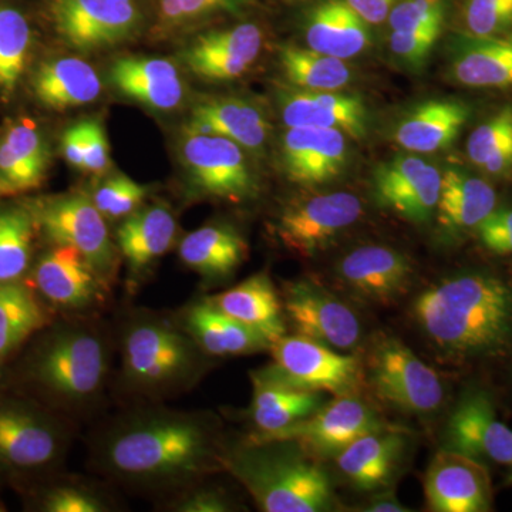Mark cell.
Masks as SVG:
<instances>
[{
	"label": "cell",
	"mask_w": 512,
	"mask_h": 512,
	"mask_svg": "<svg viewBox=\"0 0 512 512\" xmlns=\"http://www.w3.org/2000/svg\"><path fill=\"white\" fill-rule=\"evenodd\" d=\"M225 447L210 417L147 409L126 414L94 446L101 473L144 491H184L222 467Z\"/></svg>",
	"instance_id": "cell-1"
},
{
	"label": "cell",
	"mask_w": 512,
	"mask_h": 512,
	"mask_svg": "<svg viewBox=\"0 0 512 512\" xmlns=\"http://www.w3.org/2000/svg\"><path fill=\"white\" fill-rule=\"evenodd\" d=\"M413 315L443 352L490 355L512 340V286L487 272L450 276L417 296Z\"/></svg>",
	"instance_id": "cell-2"
},
{
	"label": "cell",
	"mask_w": 512,
	"mask_h": 512,
	"mask_svg": "<svg viewBox=\"0 0 512 512\" xmlns=\"http://www.w3.org/2000/svg\"><path fill=\"white\" fill-rule=\"evenodd\" d=\"M222 467L261 511L322 512L335 505L328 474L293 441L248 440L225 448Z\"/></svg>",
	"instance_id": "cell-3"
},
{
	"label": "cell",
	"mask_w": 512,
	"mask_h": 512,
	"mask_svg": "<svg viewBox=\"0 0 512 512\" xmlns=\"http://www.w3.org/2000/svg\"><path fill=\"white\" fill-rule=\"evenodd\" d=\"M120 349L124 386L147 399H163L191 389L210 357L181 323L153 313H138L128 320Z\"/></svg>",
	"instance_id": "cell-4"
},
{
	"label": "cell",
	"mask_w": 512,
	"mask_h": 512,
	"mask_svg": "<svg viewBox=\"0 0 512 512\" xmlns=\"http://www.w3.org/2000/svg\"><path fill=\"white\" fill-rule=\"evenodd\" d=\"M109 365V345L99 329L90 323H64L37 342L26 376L56 407L79 412L103 393Z\"/></svg>",
	"instance_id": "cell-5"
},
{
	"label": "cell",
	"mask_w": 512,
	"mask_h": 512,
	"mask_svg": "<svg viewBox=\"0 0 512 512\" xmlns=\"http://www.w3.org/2000/svg\"><path fill=\"white\" fill-rule=\"evenodd\" d=\"M25 200L42 237L52 245L79 249L110 284L117 268V248L111 241L106 218L97 210L92 197L72 192Z\"/></svg>",
	"instance_id": "cell-6"
},
{
	"label": "cell",
	"mask_w": 512,
	"mask_h": 512,
	"mask_svg": "<svg viewBox=\"0 0 512 512\" xmlns=\"http://www.w3.org/2000/svg\"><path fill=\"white\" fill-rule=\"evenodd\" d=\"M52 413L19 399H0V473L32 476L62 461L67 431Z\"/></svg>",
	"instance_id": "cell-7"
},
{
	"label": "cell",
	"mask_w": 512,
	"mask_h": 512,
	"mask_svg": "<svg viewBox=\"0 0 512 512\" xmlns=\"http://www.w3.org/2000/svg\"><path fill=\"white\" fill-rule=\"evenodd\" d=\"M180 157L188 184L202 197L235 204L258 197V175L234 141L184 130Z\"/></svg>",
	"instance_id": "cell-8"
},
{
	"label": "cell",
	"mask_w": 512,
	"mask_h": 512,
	"mask_svg": "<svg viewBox=\"0 0 512 512\" xmlns=\"http://www.w3.org/2000/svg\"><path fill=\"white\" fill-rule=\"evenodd\" d=\"M367 369L377 396L403 412L434 413L443 403L444 387L436 370L399 339L383 336L377 340Z\"/></svg>",
	"instance_id": "cell-9"
},
{
	"label": "cell",
	"mask_w": 512,
	"mask_h": 512,
	"mask_svg": "<svg viewBox=\"0 0 512 512\" xmlns=\"http://www.w3.org/2000/svg\"><path fill=\"white\" fill-rule=\"evenodd\" d=\"M49 20L64 45L93 53L133 39L143 12L136 0H53Z\"/></svg>",
	"instance_id": "cell-10"
},
{
	"label": "cell",
	"mask_w": 512,
	"mask_h": 512,
	"mask_svg": "<svg viewBox=\"0 0 512 512\" xmlns=\"http://www.w3.org/2000/svg\"><path fill=\"white\" fill-rule=\"evenodd\" d=\"M390 429L379 414L356 394L335 396L315 413L274 433H255L251 441H293L309 456L336 457L350 443L365 434Z\"/></svg>",
	"instance_id": "cell-11"
},
{
	"label": "cell",
	"mask_w": 512,
	"mask_h": 512,
	"mask_svg": "<svg viewBox=\"0 0 512 512\" xmlns=\"http://www.w3.org/2000/svg\"><path fill=\"white\" fill-rule=\"evenodd\" d=\"M271 350L274 365L268 369L282 382L335 396L359 390L362 367L355 356L343 355L301 335L282 336L272 343Z\"/></svg>",
	"instance_id": "cell-12"
},
{
	"label": "cell",
	"mask_w": 512,
	"mask_h": 512,
	"mask_svg": "<svg viewBox=\"0 0 512 512\" xmlns=\"http://www.w3.org/2000/svg\"><path fill=\"white\" fill-rule=\"evenodd\" d=\"M363 205L352 192H323L288 205L276 221L282 244L296 254H316L362 218Z\"/></svg>",
	"instance_id": "cell-13"
},
{
	"label": "cell",
	"mask_w": 512,
	"mask_h": 512,
	"mask_svg": "<svg viewBox=\"0 0 512 512\" xmlns=\"http://www.w3.org/2000/svg\"><path fill=\"white\" fill-rule=\"evenodd\" d=\"M441 178L443 174L436 165L413 154H400L373 171V197L397 217L412 224H426L436 215Z\"/></svg>",
	"instance_id": "cell-14"
},
{
	"label": "cell",
	"mask_w": 512,
	"mask_h": 512,
	"mask_svg": "<svg viewBox=\"0 0 512 512\" xmlns=\"http://www.w3.org/2000/svg\"><path fill=\"white\" fill-rule=\"evenodd\" d=\"M29 276L40 299L63 311H89L109 291L86 256L69 245H52L36 259Z\"/></svg>",
	"instance_id": "cell-15"
},
{
	"label": "cell",
	"mask_w": 512,
	"mask_h": 512,
	"mask_svg": "<svg viewBox=\"0 0 512 512\" xmlns=\"http://www.w3.org/2000/svg\"><path fill=\"white\" fill-rule=\"evenodd\" d=\"M284 311L296 335L338 350L356 349L362 326L356 313L311 281L293 282L285 291Z\"/></svg>",
	"instance_id": "cell-16"
},
{
	"label": "cell",
	"mask_w": 512,
	"mask_h": 512,
	"mask_svg": "<svg viewBox=\"0 0 512 512\" xmlns=\"http://www.w3.org/2000/svg\"><path fill=\"white\" fill-rule=\"evenodd\" d=\"M264 32L255 23L208 30L181 50V60L207 82H231L249 72L264 49Z\"/></svg>",
	"instance_id": "cell-17"
},
{
	"label": "cell",
	"mask_w": 512,
	"mask_h": 512,
	"mask_svg": "<svg viewBox=\"0 0 512 512\" xmlns=\"http://www.w3.org/2000/svg\"><path fill=\"white\" fill-rule=\"evenodd\" d=\"M52 147L45 128L29 114H18L0 126V195L19 197L45 184Z\"/></svg>",
	"instance_id": "cell-18"
},
{
	"label": "cell",
	"mask_w": 512,
	"mask_h": 512,
	"mask_svg": "<svg viewBox=\"0 0 512 512\" xmlns=\"http://www.w3.org/2000/svg\"><path fill=\"white\" fill-rule=\"evenodd\" d=\"M446 450L484 463H512V430L498 420L490 394L473 390L461 397L448 419Z\"/></svg>",
	"instance_id": "cell-19"
},
{
	"label": "cell",
	"mask_w": 512,
	"mask_h": 512,
	"mask_svg": "<svg viewBox=\"0 0 512 512\" xmlns=\"http://www.w3.org/2000/svg\"><path fill=\"white\" fill-rule=\"evenodd\" d=\"M282 170L293 184L332 183L349 163L348 136L335 128H288L279 147Z\"/></svg>",
	"instance_id": "cell-20"
},
{
	"label": "cell",
	"mask_w": 512,
	"mask_h": 512,
	"mask_svg": "<svg viewBox=\"0 0 512 512\" xmlns=\"http://www.w3.org/2000/svg\"><path fill=\"white\" fill-rule=\"evenodd\" d=\"M424 493L434 512L490 511L493 500L484 463L446 448L430 463Z\"/></svg>",
	"instance_id": "cell-21"
},
{
	"label": "cell",
	"mask_w": 512,
	"mask_h": 512,
	"mask_svg": "<svg viewBox=\"0 0 512 512\" xmlns=\"http://www.w3.org/2000/svg\"><path fill=\"white\" fill-rule=\"evenodd\" d=\"M278 104L282 123L288 128H335L356 140L366 138L369 131V110L356 94L291 87L279 92Z\"/></svg>",
	"instance_id": "cell-22"
},
{
	"label": "cell",
	"mask_w": 512,
	"mask_h": 512,
	"mask_svg": "<svg viewBox=\"0 0 512 512\" xmlns=\"http://www.w3.org/2000/svg\"><path fill=\"white\" fill-rule=\"evenodd\" d=\"M447 49L451 82L470 89H512V33L476 37L458 32Z\"/></svg>",
	"instance_id": "cell-23"
},
{
	"label": "cell",
	"mask_w": 512,
	"mask_h": 512,
	"mask_svg": "<svg viewBox=\"0 0 512 512\" xmlns=\"http://www.w3.org/2000/svg\"><path fill=\"white\" fill-rule=\"evenodd\" d=\"M338 274L350 291L373 302H389L412 282L413 268L402 252L383 245H363L343 256Z\"/></svg>",
	"instance_id": "cell-24"
},
{
	"label": "cell",
	"mask_w": 512,
	"mask_h": 512,
	"mask_svg": "<svg viewBox=\"0 0 512 512\" xmlns=\"http://www.w3.org/2000/svg\"><path fill=\"white\" fill-rule=\"evenodd\" d=\"M40 107L64 111L99 99L101 80L89 63L73 56L49 57L36 63L26 83Z\"/></svg>",
	"instance_id": "cell-25"
},
{
	"label": "cell",
	"mask_w": 512,
	"mask_h": 512,
	"mask_svg": "<svg viewBox=\"0 0 512 512\" xmlns=\"http://www.w3.org/2000/svg\"><path fill=\"white\" fill-rule=\"evenodd\" d=\"M185 130L228 138L245 151L259 154L268 144L271 124L254 101L212 97L195 104Z\"/></svg>",
	"instance_id": "cell-26"
},
{
	"label": "cell",
	"mask_w": 512,
	"mask_h": 512,
	"mask_svg": "<svg viewBox=\"0 0 512 512\" xmlns=\"http://www.w3.org/2000/svg\"><path fill=\"white\" fill-rule=\"evenodd\" d=\"M109 79L117 92L151 110L177 109L185 97L177 66L161 57H120L111 64Z\"/></svg>",
	"instance_id": "cell-27"
},
{
	"label": "cell",
	"mask_w": 512,
	"mask_h": 512,
	"mask_svg": "<svg viewBox=\"0 0 512 512\" xmlns=\"http://www.w3.org/2000/svg\"><path fill=\"white\" fill-rule=\"evenodd\" d=\"M406 447L407 437L400 430L373 431L340 451L336 466L357 490H383L399 473Z\"/></svg>",
	"instance_id": "cell-28"
},
{
	"label": "cell",
	"mask_w": 512,
	"mask_h": 512,
	"mask_svg": "<svg viewBox=\"0 0 512 512\" xmlns=\"http://www.w3.org/2000/svg\"><path fill=\"white\" fill-rule=\"evenodd\" d=\"M306 45L323 55L349 60L372 45L370 25L346 0H319L303 22Z\"/></svg>",
	"instance_id": "cell-29"
},
{
	"label": "cell",
	"mask_w": 512,
	"mask_h": 512,
	"mask_svg": "<svg viewBox=\"0 0 512 512\" xmlns=\"http://www.w3.org/2000/svg\"><path fill=\"white\" fill-rule=\"evenodd\" d=\"M37 32L19 0H0V103L9 106L35 67Z\"/></svg>",
	"instance_id": "cell-30"
},
{
	"label": "cell",
	"mask_w": 512,
	"mask_h": 512,
	"mask_svg": "<svg viewBox=\"0 0 512 512\" xmlns=\"http://www.w3.org/2000/svg\"><path fill=\"white\" fill-rule=\"evenodd\" d=\"M468 119L470 107L463 101H423L397 123L393 140L397 146L410 153H437L456 140Z\"/></svg>",
	"instance_id": "cell-31"
},
{
	"label": "cell",
	"mask_w": 512,
	"mask_h": 512,
	"mask_svg": "<svg viewBox=\"0 0 512 512\" xmlns=\"http://www.w3.org/2000/svg\"><path fill=\"white\" fill-rule=\"evenodd\" d=\"M175 238L177 222L165 205H143L124 218L117 229V249L127 262L134 281L167 254Z\"/></svg>",
	"instance_id": "cell-32"
},
{
	"label": "cell",
	"mask_w": 512,
	"mask_h": 512,
	"mask_svg": "<svg viewBox=\"0 0 512 512\" xmlns=\"http://www.w3.org/2000/svg\"><path fill=\"white\" fill-rule=\"evenodd\" d=\"M181 326L210 357L251 355L272 346L262 333L221 312L207 299L192 303L183 313Z\"/></svg>",
	"instance_id": "cell-33"
},
{
	"label": "cell",
	"mask_w": 512,
	"mask_h": 512,
	"mask_svg": "<svg viewBox=\"0 0 512 512\" xmlns=\"http://www.w3.org/2000/svg\"><path fill=\"white\" fill-rule=\"evenodd\" d=\"M251 419L256 433L286 429L315 413L323 404L322 393L298 389L282 382L268 369L252 373Z\"/></svg>",
	"instance_id": "cell-34"
},
{
	"label": "cell",
	"mask_w": 512,
	"mask_h": 512,
	"mask_svg": "<svg viewBox=\"0 0 512 512\" xmlns=\"http://www.w3.org/2000/svg\"><path fill=\"white\" fill-rule=\"evenodd\" d=\"M207 301L231 318L262 333L271 343L285 336L284 305L266 272L249 276L241 284L210 296Z\"/></svg>",
	"instance_id": "cell-35"
},
{
	"label": "cell",
	"mask_w": 512,
	"mask_h": 512,
	"mask_svg": "<svg viewBox=\"0 0 512 512\" xmlns=\"http://www.w3.org/2000/svg\"><path fill=\"white\" fill-rule=\"evenodd\" d=\"M178 255L184 265L207 281H224L244 264L248 244L231 225H205L181 241Z\"/></svg>",
	"instance_id": "cell-36"
},
{
	"label": "cell",
	"mask_w": 512,
	"mask_h": 512,
	"mask_svg": "<svg viewBox=\"0 0 512 512\" xmlns=\"http://www.w3.org/2000/svg\"><path fill=\"white\" fill-rule=\"evenodd\" d=\"M495 207L497 194L484 178L456 167L448 168L443 174L436 215L447 231L478 229Z\"/></svg>",
	"instance_id": "cell-37"
},
{
	"label": "cell",
	"mask_w": 512,
	"mask_h": 512,
	"mask_svg": "<svg viewBox=\"0 0 512 512\" xmlns=\"http://www.w3.org/2000/svg\"><path fill=\"white\" fill-rule=\"evenodd\" d=\"M39 235L26 200L0 204V284L28 278Z\"/></svg>",
	"instance_id": "cell-38"
},
{
	"label": "cell",
	"mask_w": 512,
	"mask_h": 512,
	"mask_svg": "<svg viewBox=\"0 0 512 512\" xmlns=\"http://www.w3.org/2000/svg\"><path fill=\"white\" fill-rule=\"evenodd\" d=\"M49 323L45 306L32 286L22 282L0 284V360Z\"/></svg>",
	"instance_id": "cell-39"
},
{
	"label": "cell",
	"mask_w": 512,
	"mask_h": 512,
	"mask_svg": "<svg viewBox=\"0 0 512 512\" xmlns=\"http://www.w3.org/2000/svg\"><path fill=\"white\" fill-rule=\"evenodd\" d=\"M279 64L286 80L296 89L338 92L352 80V69L346 60L299 46H281Z\"/></svg>",
	"instance_id": "cell-40"
},
{
	"label": "cell",
	"mask_w": 512,
	"mask_h": 512,
	"mask_svg": "<svg viewBox=\"0 0 512 512\" xmlns=\"http://www.w3.org/2000/svg\"><path fill=\"white\" fill-rule=\"evenodd\" d=\"M467 156L490 177H504L512 170V104L493 114L470 134Z\"/></svg>",
	"instance_id": "cell-41"
},
{
	"label": "cell",
	"mask_w": 512,
	"mask_h": 512,
	"mask_svg": "<svg viewBox=\"0 0 512 512\" xmlns=\"http://www.w3.org/2000/svg\"><path fill=\"white\" fill-rule=\"evenodd\" d=\"M148 195L146 185L124 174L111 175L94 190L92 200L106 220H124L143 207Z\"/></svg>",
	"instance_id": "cell-42"
},
{
	"label": "cell",
	"mask_w": 512,
	"mask_h": 512,
	"mask_svg": "<svg viewBox=\"0 0 512 512\" xmlns=\"http://www.w3.org/2000/svg\"><path fill=\"white\" fill-rule=\"evenodd\" d=\"M461 33L494 37L512 33V0H464L460 10Z\"/></svg>",
	"instance_id": "cell-43"
},
{
	"label": "cell",
	"mask_w": 512,
	"mask_h": 512,
	"mask_svg": "<svg viewBox=\"0 0 512 512\" xmlns=\"http://www.w3.org/2000/svg\"><path fill=\"white\" fill-rule=\"evenodd\" d=\"M251 3L252 0H158V18L165 28H178L220 13L237 15Z\"/></svg>",
	"instance_id": "cell-44"
},
{
	"label": "cell",
	"mask_w": 512,
	"mask_h": 512,
	"mask_svg": "<svg viewBox=\"0 0 512 512\" xmlns=\"http://www.w3.org/2000/svg\"><path fill=\"white\" fill-rule=\"evenodd\" d=\"M443 30H390L389 52L409 72H420L429 63Z\"/></svg>",
	"instance_id": "cell-45"
},
{
	"label": "cell",
	"mask_w": 512,
	"mask_h": 512,
	"mask_svg": "<svg viewBox=\"0 0 512 512\" xmlns=\"http://www.w3.org/2000/svg\"><path fill=\"white\" fill-rule=\"evenodd\" d=\"M448 0H399L387 25L389 30H444Z\"/></svg>",
	"instance_id": "cell-46"
},
{
	"label": "cell",
	"mask_w": 512,
	"mask_h": 512,
	"mask_svg": "<svg viewBox=\"0 0 512 512\" xmlns=\"http://www.w3.org/2000/svg\"><path fill=\"white\" fill-rule=\"evenodd\" d=\"M47 512H103L109 510L99 494L80 484L57 485L43 495Z\"/></svg>",
	"instance_id": "cell-47"
},
{
	"label": "cell",
	"mask_w": 512,
	"mask_h": 512,
	"mask_svg": "<svg viewBox=\"0 0 512 512\" xmlns=\"http://www.w3.org/2000/svg\"><path fill=\"white\" fill-rule=\"evenodd\" d=\"M84 168L83 171L103 174L111 167L110 148L106 131L99 120H83Z\"/></svg>",
	"instance_id": "cell-48"
},
{
	"label": "cell",
	"mask_w": 512,
	"mask_h": 512,
	"mask_svg": "<svg viewBox=\"0 0 512 512\" xmlns=\"http://www.w3.org/2000/svg\"><path fill=\"white\" fill-rule=\"evenodd\" d=\"M171 511L178 512H227L232 510L231 501L218 488L192 487L181 491L171 503Z\"/></svg>",
	"instance_id": "cell-49"
},
{
	"label": "cell",
	"mask_w": 512,
	"mask_h": 512,
	"mask_svg": "<svg viewBox=\"0 0 512 512\" xmlns=\"http://www.w3.org/2000/svg\"><path fill=\"white\" fill-rule=\"evenodd\" d=\"M481 241L497 254H512V210L494 211L478 227Z\"/></svg>",
	"instance_id": "cell-50"
},
{
	"label": "cell",
	"mask_w": 512,
	"mask_h": 512,
	"mask_svg": "<svg viewBox=\"0 0 512 512\" xmlns=\"http://www.w3.org/2000/svg\"><path fill=\"white\" fill-rule=\"evenodd\" d=\"M60 151L67 164L82 170L84 168V143L82 121L63 131L60 137Z\"/></svg>",
	"instance_id": "cell-51"
},
{
	"label": "cell",
	"mask_w": 512,
	"mask_h": 512,
	"mask_svg": "<svg viewBox=\"0 0 512 512\" xmlns=\"http://www.w3.org/2000/svg\"><path fill=\"white\" fill-rule=\"evenodd\" d=\"M370 26H380L389 18L399 0H346Z\"/></svg>",
	"instance_id": "cell-52"
},
{
	"label": "cell",
	"mask_w": 512,
	"mask_h": 512,
	"mask_svg": "<svg viewBox=\"0 0 512 512\" xmlns=\"http://www.w3.org/2000/svg\"><path fill=\"white\" fill-rule=\"evenodd\" d=\"M366 512H407L409 508H404L399 501L396 500L393 493H384L376 495L367 507Z\"/></svg>",
	"instance_id": "cell-53"
},
{
	"label": "cell",
	"mask_w": 512,
	"mask_h": 512,
	"mask_svg": "<svg viewBox=\"0 0 512 512\" xmlns=\"http://www.w3.org/2000/svg\"><path fill=\"white\" fill-rule=\"evenodd\" d=\"M510 466H511V474H510V477H508V483L512 484V463L510 464Z\"/></svg>",
	"instance_id": "cell-54"
},
{
	"label": "cell",
	"mask_w": 512,
	"mask_h": 512,
	"mask_svg": "<svg viewBox=\"0 0 512 512\" xmlns=\"http://www.w3.org/2000/svg\"><path fill=\"white\" fill-rule=\"evenodd\" d=\"M6 511L5 505L0 503V512Z\"/></svg>",
	"instance_id": "cell-55"
},
{
	"label": "cell",
	"mask_w": 512,
	"mask_h": 512,
	"mask_svg": "<svg viewBox=\"0 0 512 512\" xmlns=\"http://www.w3.org/2000/svg\"><path fill=\"white\" fill-rule=\"evenodd\" d=\"M0 198H2V195H0Z\"/></svg>",
	"instance_id": "cell-56"
}]
</instances>
